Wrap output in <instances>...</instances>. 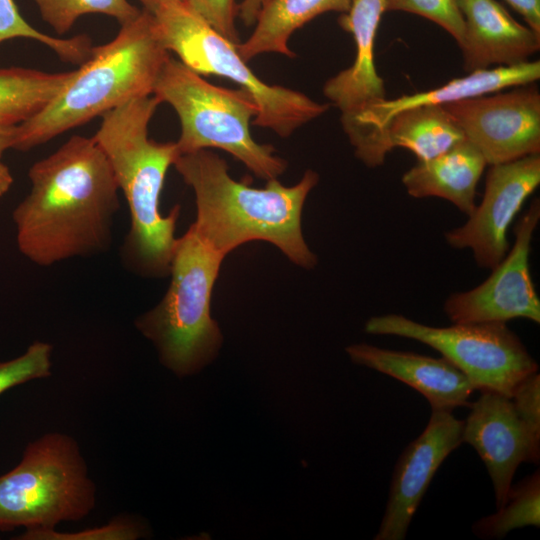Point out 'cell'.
Here are the masks:
<instances>
[{"label": "cell", "instance_id": "1f68e13d", "mask_svg": "<svg viewBox=\"0 0 540 540\" xmlns=\"http://www.w3.org/2000/svg\"><path fill=\"white\" fill-rule=\"evenodd\" d=\"M270 0H243L237 7L239 17L247 26L255 24L261 10Z\"/></svg>", "mask_w": 540, "mask_h": 540}, {"label": "cell", "instance_id": "4316f807", "mask_svg": "<svg viewBox=\"0 0 540 540\" xmlns=\"http://www.w3.org/2000/svg\"><path fill=\"white\" fill-rule=\"evenodd\" d=\"M511 400L520 419L529 445V463L540 460V374L531 373L521 380L513 391Z\"/></svg>", "mask_w": 540, "mask_h": 540}, {"label": "cell", "instance_id": "52a82bcc", "mask_svg": "<svg viewBox=\"0 0 540 540\" xmlns=\"http://www.w3.org/2000/svg\"><path fill=\"white\" fill-rule=\"evenodd\" d=\"M165 48L200 75L225 77L247 91L258 106L254 124L281 137L325 113L329 105L302 92L259 79L233 43L199 16L186 1H168L152 12Z\"/></svg>", "mask_w": 540, "mask_h": 540}, {"label": "cell", "instance_id": "2e32d148", "mask_svg": "<svg viewBox=\"0 0 540 540\" xmlns=\"http://www.w3.org/2000/svg\"><path fill=\"white\" fill-rule=\"evenodd\" d=\"M385 0H353L350 9L339 17L341 28L355 42L352 65L326 81L324 95L341 112L345 127L386 98L385 82L375 65V40Z\"/></svg>", "mask_w": 540, "mask_h": 540}, {"label": "cell", "instance_id": "9c48e42d", "mask_svg": "<svg viewBox=\"0 0 540 540\" xmlns=\"http://www.w3.org/2000/svg\"><path fill=\"white\" fill-rule=\"evenodd\" d=\"M368 334L398 336L437 350L465 374L475 390L511 398L518 383L539 371L520 338L503 322L434 327L400 314L369 318Z\"/></svg>", "mask_w": 540, "mask_h": 540}, {"label": "cell", "instance_id": "8fae6325", "mask_svg": "<svg viewBox=\"0 0 540 540\" xmlns=\"http://www.w3.org/2000/svg\"><path fill=\"white\" fill-rule=\"evenodd\" d=\"M540 220V200L534 199L517 222L512 249L477 287L451 294L443 310L452 323H490L525 318L540 323V299L532 281L529 257Z\"/></svg>", "mask_w": 540, "mask_h": 540}, {"label": "cell", "instance_id": "ffe728a7", "mask_svg": "<svg viewBox=\"0 0 540 540\" xmlns=\"http://www.w3.org/2000/svg\"><path fill=\"white\" fill-rule=\"evenodd\" d=\"M353 0H270L261 10L249 38L237 44L240 56L249 61L265 53L294 57L288 47L291 35L316 16L346 13Z\"/></svg>", "mask_w": 540, "mask_h": 540}, {"label": "cell", "instance_id": "7c38bea8", "mask_svg": "<svg viewBox=\"0 0 540 540\" xmlns=\"http://www.w3.org/2000/svg\"><path fill=\"white\" fill-rule=\"evenodd\" d=\"M540 184V154L490 165L482 201L460 227L445 233L448 245L470 249L479 267L493 269L507 254L508 228Z\"/></svg>", "mask_w": 540, "mask_h": 540}, {"label": "cell", "instance_id": "7402d4cb", "mask_svg": "<svg viewBox=\"0 0 540 540\" xmlns=\"http://www.w3.org/2000/svg\"><path fill=\"white\" fill-rule=\"evenodd\" d=\"M76 69L48 73L0 68V123L18 125L45 108L74 78Z\"/></svg>", "mask_w": 540, "mask_h": 540}, {"label": "cell", "instance_id": "d6a6232c", "mask_svg": "<svg viewBox=\"0 0 540 540\" xmlns=\"http://www.w3.org/2000/svg\"><path fill=\"white\" fill-rule=\"evenodd\" d=\"M17 136V125L0 123V159L5 151L14 149Z\"/></svg>", "mask_w": 540, "mask_h": 540}, {"label": "cell", "instance_id": "ac0fdd59", "mask_svg": "<svg viewBox=\"0 0 540 540\" xmlns=\"http://www.w3.org/2000/svg\"><path fill=\"white\" fill-rule=\"evenodd\" d=\"M350 359L367 368L393 377L423 395L431 410L452 412L469 407L474 387L455 365L446 358L380 348L366 343L346 348Z\"/></svg>", "mask_w": 540, "mask_h": 540}, {"label": "cell", "instance_id": "484cf974", "mask_svg": "<svg viewBox=\"0 0 540 540\" xmlns=\"http://www.w3.org/2000/svg\"><path fill=\"white\" fill-rule=\"evenodd\" d=\"M52 351L50 343L35 341L20 356L0 361V394L25 382L49 377Z\"/></svg>", "mask_w": 540, "mask_h": 540}, {"label": "cell", "instance_id": "f546056e", "mask_svg": "<svg viewBox=\"0 0 540 540\" xmlns=\"http://www.w3.org/2000/svg\"><path fill=\"white\" fill-rule=\"evenodd\" d=\"M187 4L221 35L239 44L235 27V0H186Z\"/></svg>", "mask_w": 540, "mask_h": 540}, {"label": "cell", "instance_id": "4fadbf2b", "mask_svg": "<svg viewBox=\"0 0 540 540\" xmlns=\"http://www.w3.org/2000/svg\"><path fill=\"white\" fill-rule=\"evenodd\" d=\"M540 78V61L497 66L469 72L435 89L386 99L344 127L355 156L367 167L381 166L392 150L386 132L389 120L400 111L423 105L443 106L459 100L535 83Z\"/></svg>", "mask_w": 540, "mask_h": 540}, {"label": "cell", "instance_id": "6da1fadb", "mask_svg": "<svg viewBox=\"0 0 540 540\" xmlns=\"http://www.w3.org/2000/svg\"><path fill=\"white\" fill-rule=\"evenodd\" d=\"M31 189L12 219L20 253L49 267L107 252L120 208L119 187L94 138L73 135L28 171Z\"/></svg>", "mask_w": 540, "mask_h": 540}, {"label": "cell", "instance_id": "cb8c5ba5", "mask_svg": "<svg viewBox=\"0 0 540 540\" xmlns=\"http://www.w3.org/2000/svg\"><path fill=\"white\" fill-rule=\"evenodd\" d=\"M14 38L36 40L52 49L62 60L81 65L91 55V39L84 34L71 38L52 37L32 27L13 0H0V44Z\"/></svg>", "mask_w": 540, "mask_h": 540}, {"label": "cell", "instance_id": "30bf717a", "mask_svg": "<svg viewBox=\"0 0 540 540\" xmlns=\"http://www.w3.org/2000/svg\"><path fill=\"white\" fill-rule=\"evenodd\" d=\"M533 84L443 105L487 165L540 153V93Z\"/></svg>", "mask_w": 540, "mask_h": 540}, {"label": "cell", "instance_id": "5b68a950", "mask_svg": "<svg viewBox=\"0 0 540 540\" xmlns=\"http://www.w3.org/2000/svg\"><path fill=\"white\" fill-rule=\"evenodd\" d=\"M223 259L190 225L177 238L165 295L135 320L137 330L156 347L161 363L179 377L211 362L222 344L210 304Z\"/></svg>", "mask_w": 540, "mask_h": 540}, {"label": "cell", "instance_id": "9a60e30c", "mask_svg": "<svg viewBox=\"0 0 540 540\" xmlns=\"http://www.w3.org/2000/svg\"><path fill=\"white\" fill-rule=\"evenodd\" d=\"M464 420L462 441L471 445L491 478L496 509L506 500L522 462L529 463V445L512 400L493 392H481L470 404Z\"/></svg>", "mask_w": 540, "mask_h": 540}, {"label": "cell", "instance_id": "5bb4252c", "mask_svg": "<svg viewBox=\"0 0 540 540\" xmlns=\"http://www.w3.org/2000/svg\"><path fill=\"white\" fill-rule=\"evenodd\" d=\"M426 428L399 456L375 540H403L436 473L462 443L464 420L450 411L431 410Z\"/></svg>", "mask_w": 540, "mask_h": 540}, {"label": "cell", "instance_id": "4dcf8cb0", "mask_svg": "<svg viewBox=\"0 0 540 540\" xmlns=\"http://www.w3.org/2000/svg\"><path fill=\"white\" fill-rule=\"evenodd\" d=\"M527 25L540 34V0H506Z\"/></svg>", "mask_w": 540, "mask_h": 540}, {"label": "cell", "instance_id": "e0dca14e", "mask_svg": "<svg viewBox=\"0 0 540 540\" xmlns=\"http://www.w3.org/2000/svg\"><path fill=\"white\" fill-rule=\"evenodd\" d=\"M463 17L461 49L466 72L530 61L540 34L516 21L496 0H458Z\"/></svg>", "mask_w": 540, "mask_h": 540}, {"label": "cell", "instance_id": "44dd1931", "mask_svg": "<svg viewBox=\"0 0 540 540\" xmlns=\"http://www.w3.org/2000/svg\"><path fill=\"white\" fill-rule=\"evenodd\" d=\"M391 149L410 150L418 161L433 159L465 140L443 106L423 105L395 114L386 125Z\"/></svg>", "mask_w": 540, "mask_h": 540}, {"label": "cell", "instance_id": "d6986e66", "mask_svg": "<svg viewBox=\"0 0 540 540\" xmlns=\"http://www.w3.org/2000/svg\"><path fill=\"white\" fill-rule=\"evenodd\" d=\"M486 165L479 150L465 139L440 156L418 161L403 174L402 183L414 198H442L469 216Z\"/></svg>", "mask_w": 540, "mask_h": 540}, {"label": "cell", "instance_id": "ba28073f", "mask_svg": "<svg viewBox=\"0 0 540 540\" xmlns=\"http://www.w3.org/2000/svg\"><path fill=\"white\" fill-rule=\"evenodd\" d=\"M96 488L77 441L50 432L30 442L21 461L0 476V530L55 529L95 506Z\"/></svg>", "mask_w": 540, "mask_h": 540}, {"label": "cell", "instance_id": "3957f363", "mask_svg": "<svg viewBox=\"0 0 540 540\" xmlns=\"http://www.w3.org/2000/svg\"><path fill=\"white\" fill-rule=\"evenodd\" d=\"M161 102L153 94L132 99L102 115L93 136L108 158L130 215L121 246L127 269L146 278L169 275L180 207L160 211L166 173L180 155L176 142H157L148 126Z\"/></svg>", "mask_w": 540, "mask_h": 540}, {"label": "cell", "instance_id": "603a6c76", "mask_svg": "<svg viewBox=\"0 0 540 540\" xmlns=\"http://www.w3.org/2000/svg\"><path fill=\"white\" fill-rule=\"evenodd\" d=\"M527 526H540L539 469L511 485L505 504L496 513L476 521L472 531L482 539H501L510 531Z\"/></svg>", "mask_w": 540, "mask_h": 540}, {"label": "cell", "instance_id": "83f0119b", "mask_svg": "<svg viewBox=\"0 0 540 540\" xmlns=\"http://www.w3.org/2000/svg\"><path fill=\"white\" fill-rule=\"evenodd\" d=\"M147 535L139 520L129 516H118L101 527L78 532L63 533L55 529L25 530L17 539L21 540H135Z\"/></svg>", "mask_w": 540, "mask_h": 540}, {"label": "cell", "instance_id": "277c9868", "mask_svg": "<svg viewBox=\"0 0 540 540\" xmlns=\"http://www.w3.org/2000/svg\"><path fill=\"white\" fill-rule=\"evenodd\" d=\"M146 9L116 37L93 46L68 85L41 111L17 125L14 149L27 151L139 97L152 95L169 57Z\"/></svg>", "mask_w": 540, "mask_h": 540}, {"label": "cell", "instance_id": "f1b7e54d", "mask_svg": "<svg viewBox=\"0 0 540 540\" xmlns=\"http://www.w3.org/2000/svg\"><path fill=\"white\" fill-rule=\"evenodd\" d=\"M406 12L436 23L460 43L464 22L458 0H385V12Z\"/></svg>", "mask_w": 540, "mask_h": 540}, {"label": "cell", "instance_id": "e575fe53", "mask_svg": "<svg viewBox=\"0 0 540 540\" xmlns=\"http://www.w3.org/2000/svg\"><path fill=\"white\" fill-rule=\"evenodd\" d=\"M140 1L144 9H146L149 12H152L157 6H159L162 3L168 2V1H186V0H138Z\"/></svg>", "mask_w": 540, "mask_h": 540}, {"label": "cell", "instance_id": "7a4b0ae2", "mask_svg": "<svg viewBox=\"0 0 540 540\" xmlns=\"http://www.w3.org/2000/svg\"><path fill=\"white\" fill-rule=\"evenodd\" d=\"M174 166L195 194L196 220L193 228L224 257L250 241H266L294 264L312 269L316 255L302 232V211L319 175L307 170L293 186L277 178L264 188H254L233 179L224 159L209 149L180 154Z\"/></svg>", "mask_w": 540, "mask_h": 540}, {"label": "cell", "instance_id": "836d02e7", "mask_svg": "<svg viewBox=\"0 0 540 540\" xmlns=\"http://www.w3.org/2000/svg\"><path fill=\"white\" fill-rule=\"evenodd\" d=\"M13 184V176L9 168L0 159V199L9 191Z\"/></svg>", "mask_w": 540, "mask_h": 540}, {"label": "cell", "instance_id": "d4e9b609", "mask_svg": "<svg viewBox=\"0 0 540 540\" xmlns=\"http://www.w3.org/2000/svg\"><path fill=\"white\" fill-rule=\"evenodd\" d=\"M40 14L54 31L63 35L85 14L100 13L115 18L121 25L141 12L128 0H34Z\"/></svg>", "mask_w": 540, "mask_h": 540}, {"label": "cell", "instance_id": "8992f818", "mask_svg": "<svg viewBox=\"0 0 540 540\" xmlns=\"http://www.w3.org/2000/svg\"><path fill=\"white\" fill-rule=\"evenodd\" d=\"M152 94L178 115L181 133L176 144L180 154L218 148L265 180L275 179L286 170L287 162L275 154L273 146L260 144L251 136L250 122L258 115V106L242 88L213 85L169 56Z\"/></svg>", "mask_w": 540, "mask_h": 540}]
</instances>
